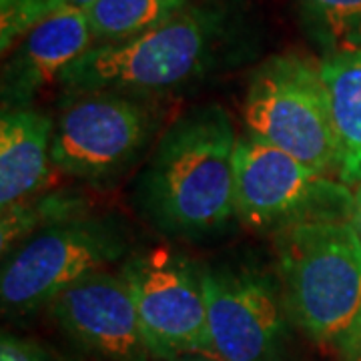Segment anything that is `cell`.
<instances>
[{"instance_id": "obj_1", "label": "cell", "mask_w": 361, "mask_h": 361, "mask_svg": "<svg viewBox=\"0 0 361 361\" xmlns=\"http://www.w3.org/2000/svg\"><path fill=\"white\" fill-rule=\"evenodd\" d=\"M237 141L229 116L215 104L195 109L163 135L141 187L157 227L201 235L235 217Z\"/></svg>"}, {"instance_id": "obj_2", "label": "cell", "mask_w": 361, "mask_h": 361, "mask_svg": "<svg viewBox=\"0 0 361 361\" xmlns=\"http://www.w3.org/2000/svg\"><path fill=\"white\" fill-rule=\"evenodd\" d=\"M285 307L323 345H339L361 313V241L349 217H310L277 233Z\"/></svg>"}, {"instance_id": "obj_3", "label": "cell", "mask_w": 361, "mask_h": 361, "mask_svg": "<svg viewBox=\"0 0 361 361\" xmlns=\"http://www.w3.org/2000/svg\"><path fill=\"white\" fill-rule=\"evenodd\" d=\"M215 25L197 8H183L155 28L121 42L94 44L66 68L71 94L149 92L195 77L209 59Z\"/></svg>"}, {"instance_id": "obj_4", "label": "cell", "mask_w": 361, "mask_h": 361, "mask_svg": "<svg viewBox=\"0 0 361 361\" xmlns=\"http://www.w3.org/2000/svg\"><path fill=\"white\" fill-rule=\"evenodd\" d=\"M247 130L319 175H339V141L319 63L275 56L253 75L245 101Z\"/></svg>"}, {"instance_id": "obj_5", "label": "cell", "mask_w": 361, "mask_h": 361, "mask_svg": "<svg viewBox=\"0 0 361 361\" xmlns=\"http://www.w3.org/2000/svg\"><path fill=\"white\" fill-rule=\"evenodd\" d=\"M125 253L118 229L103 221L54 225L20 247L2 269L0 299L6 311L40 310L68 287L104 271Z\"/></svg>"}, {"instance_id": "obj_6", "label": "cell", "mask_w": 361, "mask_h": 361, "mask_svg": "<svg viewBox=\"0 0 361 361\" xmlns=\"http://www.w3.org/2000/svg\"><path fill=\"white\" fill-rule=\"evenodd\" d=\"M139 313L147 348L157 360L209 353L203 271L171 247L130 257L121 271Z\"/></svg>"}, {"instance_id": "obj_7", "label": "cell", "mask_w": 361, "mask_h": 361, "mask_svg": "<svg viewBox=\"0 0 361 361\" xmlns=\"http://www.w3.org/2000/svg\"><path fill=\"white\" fill-rule=\"evenodd\" d=\"M149 111L121 92L77 94L54 125L52 165L80 179H106L142 149Z\"/></svg>"}, {"instance_id": "obj_8", "label": "cell", "mask_w": 361, "mask_h": 361, "mask_svg": "<svg viewBox=\"0 0 361 361\" xmlns=\"http://www.w3.org/2000/svg\"><path fill=\"white\" fill-rule=\"evenodd\" d=\"M209 355L223 361H277L285 311L277 293L257 275L203 269Z\"/></svg>"}, {"instance_id": "obj_9", "label": "cell", "mask_w": 361, "mask_h": 361, "mask_svg": "<svg viewBox=\"0 0 361 361\" xmlns=\"http://www.w3.org/2000/svg\"><path fill=\"white\" fill-rule=\"evenodd\" d=\"M52 317L85 351L109 361H149L139 313L121 273L97 271L52 301Z\"/></svg>"}, {"instance_id": "obj_10", "label": "cell", "mask_w": 361, "mask_h": 361, "mask_svg": "<svg viewBox=\"0 0 361 361\" xmlns=\"http://www.w3.org/2000/svg\"><path fill=\"white\" fill-rule=\"evenodd\" d=\"M323 177L255 135L235 149V217L251 229L291 223L322 187Z\"/></svg>"}, {"instance_id": "obj_11", "label": "cell", "mask_w": 361, "mask_h": 361, "mask_svg": "<svg viewBox=\"0 0 361 361\" xmlns=\"http://www.w3.org/2000/svg\"><path fill=\"white\" fill-rule=\"evenodd\" d=\"M94 39L85 11H59L26 30L11 49L2 73L4 111L26 109L47 85L61 80L63 73L78 61Z\"/></svg>"}, {"instance_id": "obj_12", "label": "cell", "mask_w": 361, "mask_h": 361, "mask_svg": "<svg viewBox=\"0 0 361 361\" xmlns=\"http://www.w3.org/2000/svg\"><path fill=\"white\" fill-rule=\"evenodd\" d=\"M54 123L32 109L4 111L0 118V207L20 209L49 179Z\"/></svg>"}, {"instance_id": "obj_13", "label": "cell", "mask_w": 361, "mask_h": 361, "mask_svg": "<svg viewBox=\"0 0 361 361\" xmlns=\"http://www.w3.org/2000/svg\"><path fill=\"white\" fill-rule=\"evenodd\" d=\"M339 141V177L361 183V47L327 52L319 63Z\"/></svg>"}, {"instance_id": "obj_14", "label": "cell", "mask_w": 361, "mask_h": 361, "mask_svg": "<svg viewBox=\"0 0 361 361\" xmlns=\"http://www.w3.org/2000/svg\"><path fill=\"white\" fill-rule=\"evenodd\" d=\"M187 8V0H94L85 11L94 44L121 42Z\"/></svg>"}, {"instance_id": "obj_15", "label": "cell", "mask_w": 361, "mask_h": 361, "mask_svg": "<svg viewBox=\"0 0 361 361\" xmlns=\"http://www.w3.org/2000/svg\"><path fill=\"white\" fill-rule=\"evenodd\" d=\"M313 37L329 52L361 47V0H299Z\"/></svg>"}, {"instance_id": "obj_16", "label": "cell", "mask_w": 361, "mask_h": 361, "mask_svg": "<svg viewBox=\"0 0 361 361\" xmlns=\"http://www.w3.org/2000/svg\"><path fill=\"white\" fill-rule=\"evenodd\" d=\"M94 0H0V40L2 52L11 51L18 39L59 11H87Z\"/></svg>"}, {"instance_id": "obj_17", "label": "cell", "mask_w": 361, "mask_h": 361, "mask_svg": "<svg viewBox=\"0 0 361 361\" xmlns=\"http://www.w3.org/2000/svg\"><path fill=\"white\" fill-rule=\"evenodd\" d=\"M0 361H49V355L39 343L30 339H23L13 334H2Z\"/></svg>"}, {"instance_id": "obj_18", "label": "cell", "mask_w": 361, "mask_h": 361, "mask_svg": "<svg viewBox=\"0 0 361 361\" xmlns=\"http://www.w3.org/2000/svg\"><path fill=\"white\" fill-rule=\"evenodd\" d=\"M337 348L341 353V361H361V313Z\"/></svg>"}, {"instance_id": "obj_19", "label": "cell", "mask_w": 361, "mask_h": 361, "mask_svg": "<svg viewBox=\"0 0 361 361\" xmlns=\"http://www.w3.org/2000/svg\"><path fill=\"white\" fill-rule=\"evenodd\" d=\"M349 223L361 241V183L357 185L355 193L351 197V203H349Z\"/></svg>"}, {"instance_id": "obj_20", "label": "cell", "mask_w": 361, "mask_h": 361, "mask_svg": "<svg viewBox=\"0 0 361 361\" xmlns=\"http://www.w3.org/2000/svg\"><path fill=\"white\" fill-rule=\"evenodd\" d=\"M169 361H223L215 355H209V353H187V355H179V357H173Z\"/></svg>"}]
</instances>
